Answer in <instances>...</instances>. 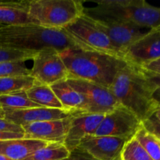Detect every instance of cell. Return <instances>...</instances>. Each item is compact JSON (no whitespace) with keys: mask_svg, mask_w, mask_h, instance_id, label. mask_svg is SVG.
Wrapping results in <instances>:
<instances>
[{"mask_svg":"<svg viewBox=\"0 0 160 160\" xmlns=\"http://www.w3.org/2000/svg\"><path fill=\"white\" fill-rule=\"evenodd\" d=\"M121 160H153L135 137L128 140L121 153Z\"/></svg>","mask_w":160,"mask_h":160,"instance_id":"cb8c5ba5","label":"cell"},{"mask_svg":"<svg viewBox=\"0 0 160 160\" xmlns=\"http://www.w3.org/2000/svg\"><path fill=\"white\" fill-rule=\"evenodd\" d=\"M46 144L41 141L23 138L0 141V154L14 160H22Z\"/></svg>","mask_w":160,"mask_h":160,"instance_id":"ac0fdd59","label":"cell"},{"mask_svg":"<svg viewBox=\"0 0 160 160\" xmlns=\"http://www.w3.org/2000/svg\"><path fill=\"white\" fill-rule=\"evenodd\" d=\"M28 98L41 107L62 109V106L51 87L35 83L33 87L26 92Z\"/></svg>","mask_w":160,"mask_h":160,"instance_id":"d6986e66","label":"cell"},{"mask_svg":"<svg viewBox=\"0 0 160 160\" xmlns=\"http://www.w3.org/2000/svg\"><path fill=\"white\" fill-rule=\"evenodd\" d=\"M153 116H154L155 117H156V120H158V121L160 123V106L158 107V109H156V112H154V114H153Z\"/></svg>","mask_w":160,"mask_h":160,"instance_id":"d6a6232c","label":"cell"},{"mask_svg":"<svg viewBox=\"0 0 160 160\" xmlns=\"http://www.w3.org/2000/svg\"><path fill=\"white\" fill-rule=\"evenodd\" d=\"M50 87L60 102L63 110L72 114L88 112L85 98L80 92L73 89L67 80L55 83Z\"/></svg>","mask_w":160,"mask_h":160,"instance_id":"e0dca14e","label":"cell"},{"mask_svg":"<svg viewBox=\"0 0 160 160\" xmlns=\"http://www.w3.org/2000/svg\"><path fill=\"white\" fill-rule=\"evenodd\" d=\"M31 75H17L0 78V95L27 92L35 84Z\"/></svg>","mask_w":160,"mask_h":160,"instance_id":"ffe728a7","label":"cell"},{"mask_svg":"<svg viewBox=\"0 0 160 160\" xmlns=\"http://www.w3.org/2000/svg\"><path fill=\"white\" fill-rule=\"evenodd\" d=\"M159 31H160V28H159Z\"/></svg>","mask_w":160,"mask_h":160,"instance_id":"8d00e7d4","label":"cell"},{"mask_svg":"<svg viewBox=\"0 0 160 160\" xmlns=\"http://www.w3.org/2000/svg\"><path fill=\"white\" fill-rule=\"evenodd\" d=\"M31 69H28L25 62H0V78L17 75H30Z\"/></svg>","mask_w":160,"mask_h":160,"instance_id":"484cf974","label":"cell"},{"mask_svg":"<svg viewBox=\"0 0 160 160\" xmlns=\"http://www.w3.org/2000/svg\"><path fill=\"white\" fill-rule=\"evenodd\" d=\"M23 138V134H21V133H12L6 132V131H0V141Z\"/></svg>","mask_w":160,"mask_h":160,"instance_id":"1f68e13d","label":"cell"},{"mask_svg":"<svg viewBox=\"0 0 160 160\" xmlns=\"http://www.w3.org/2000/svg\"><path fill=\"white\" fill-rule=\"evenodd\" d=\"M0 131L23 134V130L22 127L9 121L6 118H1V117H0Z\"/></svg>","mask_w":160,"mask_h":160,"instance_id":"83f0119b","label":"cell"},{"mask_svg":"<svg viewBox=\"0 0 160 160\" xmlns=\"http://www.w3.org/2000/svg\"><path fill=\"white\" fill-rule=\"evenodd\" d=\"M104 116L88 112L73 114L70 117V128L63 143L66 148L71 152L83 141L95 135Z\"/></svg>","mask_w":160,"mask_h":160,"instance_id":"7c38bea8","label":"cell"},{"mask_svg":"<svg viewBox=\"0 0 160 160\" xmlns=\"http://www.w3.org/2000/svg\"><path fill=\"white\" fill-rule=\"evenodd\" d=\"M70 155V152L62 143H47L22 160H62Z\"/></svg>","mask_w":160,"mask_h":160,"instance_id":"44dd1931","label":"cell"},{"mask_svg":"<svg viewBox=\"0 0 160 160\" xmlns=\"http://www.w3.org/2000/svg\"><path fill=\"white\" fill-rule=\"evenodd\" d=\"M84 8L78 0H30L29 14L38 25L62 30L79 19Z\"/></svg>","mask_w":160,"mask_h":160,"instance_id":"5b68a950","label":"cell"},{"mask_svg":"<svg viewBox=\"0 0 160 160\" xmlns=\"http://www.w3.org/2000/svg\"><path fill=\"white\" fill-rule=\"evenodd\" d=\"M87 16V15H86ZM91 21L107 35L112 45L123 54L134 42L142 38L149 30H145L134 25L120 23L114 20L91 17ZM124 58V57H123Z\"/></svg>","mask_w":160,"mask_h":160,"instance_id":"30bf717a","label":"cell"},{"mask_svg":"<svg viewBox=\"0 0 160 160\" xmlns=\"http://www.w3.org/2000/svg\"><path fill=\"white\" fill-rule=\"evenodd\" d=\"M128 140L109 136H92L83 141L78 148L96 160H121Z\"/></svg>","mask_w":160,"mask_h":160,"instance_id":"5bb4252c","label":"cell"},{"mask_svg":"<svg viewBox=\"0 0 160 160\" xmlns=\"http://www.w3.org/2000/svg\"><path fill=\"white\" fill-rule=\"evenodd\" d=\"M91 17L114 20L145 30L159 29L160 7L145 0H102L95 7L84 8Z\"/></svg>","mask_w":160,"mask_h":160,"instance_id":"277c9868","label":"cell"},{"mask_svg":"<svg viewBox=\"0 0 160 160\" xmlns=\"http://www.w3.org/2000/svg\"><path fill=\"white\" fill-rule=\"evenodd\" d=\"M0 27H2V26H1V25H0Z\"/></svg>","mask_w":160,"mask_h":160,"instance_id":"74e56055","label":"cell"},{"mask_svg":"<svg viewBox=\"0 0 160 160\" xmlns=\"http://www.w3.org/2000/svg\"><path fill=\"white\" fill-rule=\"evenodd\" d=\"M135 138L145 148L153 160H160V146L156 137L150 134L142 125L135 134Z\"/></svg>","mask_w":160,"mask_h":160,"instance_id":"603a6c76","label":"cell"},{"mask_svg":"<svg viewBox=\"0 0 160 160\" xmlns=\"http://www.w3.org/2000/svg\"><path fill=\"white\" fill-rule=\"evenodd\" d=\"M156 139H157V138H156ZM157 141H158V143H159V146H160V141L159 140V139H157Z\"/></svg>","mask_w":160,"mask_h":160,"instance_id":"d590c367","label":"cell"},{"mask_svg":"<svg viewBox=\"0 0 160 160\" xmlns=\"http://www.w3.org/2000/svg\"><path fill=\"white\" fill-rule=\"evenodd\" d=\"M68 84L81 94L88 104V113L106 114L120 106L109 88L90 81L67 78Z\"/></svg>","mask_w":160,"mask_h":160,"instance_id":"9c48e42d","label":"cell"},{"mask_svg":"<svg viewBox=\"0 0 160 160\" xmlns=\"http://www.w3.org/2000/svg\"><path fill=\"white\" fill-rule=\"evenodd\" d=\"M123 57L127 62L140 67L159 59V30L154 29L147 31L142 38L125 50Z\"/></svg>","mask_w":160,"mask_h":160,"instance_id":"8fae6325","label":"cell"},{"mask_svg":"<svg viewBox=\"0 0 160 160\" xmlns=\"http://www.w3.org/2000/svg\"><path fill=\"white\" fill-rule=\"evenodd\" d=\"M70 123V117L62 120L35 122L22 126L23 138L46 143H64Z\"/></svg>","mask_w":160,"mask_h":160,"instance_id":"4fadbf2b","label":"cell"},{"mask_svg":"<svg viewBox=\"0 0 160 160\" xmlns=\"http://www.w3.org/2000/svg\"><path fill=\"white\" fill-rule=\"evenodd\" d=\"M142 68L146 70V71L150 72V73L160 75V58L153 61V62H151L149 63L146 64V65L143 66Z\"/></svg>","mask_w":160,"mask_h":160,"instance_id":"4dcf8cb0","label":"cell"},{"mask_svg":"<svg viewBox=\"0 0 160 160\" xmlns=\"http://www.w3.org/2000/svg\"><path fill=\"white\" fill-rule=\"evenodd\" d=\"M3 111L6 120L20 127L35 122L62 120L71 117L73 115L62 109L44 107H35L26 109H3Z\"/></svg>","mask_w":160,"mask_h":160,"instance_id":"9a60e30c","label":"cell"},{"mask_svg":"<svg viewBox=\"0 0 160 160\" xmlns=\"http://www.w3.org/2000/svg\"><path fill=\"white\" fill-rule=\"evenodd\" d=\"M145 71L146 72L147 75L150 78V80L156 84V90L153 96H154V99L158 103L159 106H160V75L156 74V73H150V72L146 71V70H145Z\"/></svg>","mask_w":160,"mask_h":160,"instance_id":"f1b7e54d","label":"cell"},{"mask_svg":"<svg viewBox=\"0 0 160 160\" xmlns=\"http://www.w3.org/2000/svg\"><path fill=\"white\" fill-rule=\"evenodd\" d=\"M142 125L150 134L160 141V123L154 116H152L148 119L144 120Z\"/></svg>","mask_w":160,"mask_h":160,"instance_id":"4316f807","label":"cell"},{"mask_svg":"<svg viewBox=\"0 0 160 160\" xmlns=\"http://www.w3.org/2000/svg\"><path fill=\"white\" fill-rule=\"evenodd\" d=\"M142 122L124 106H118L105 114L94 136H109L130 140L135 136Z\"/></svg>","mask_w":160,"mask_h":160,"instance_id":"ba28073f","label":"cell"},{"mask_svg":"<svg viewBox=\"0 0 160 160\" xmlns=\"http://www.w3.org/2000/svg\"><path fill=\"white\" fill-rule=\"evenodd\" d=\"M31 76L39 84L51 86L67 80L68 70L60 57L59 52L53 48H44L36 52L33 58Z\"/></svg>","mask_w":160,"mask_h":160,"instance_id":"52a82bcc","label":"cell"},{"mask_svg":"<svg viewBox=\"0 0 160 160\" xmlns=\"http://www.w3.org/2000/svg\"><path fill=\"white\" fill-rule=\"evenodd\" d=\"M62 30L70 34L87 49L105 53L124 60L123 54L114 47L107 35L97 28L85 14H83L76 21Z\"/></svg>","mask_w":160,"mask_h":160,"instance_id":"8992f818","label":"cell"},{"mask_svg":"<svg viewBox=\"0 0 160 160\" xmlns=\"http://www.w3.org/2000/svg\"><path fill=\"white\" fill-rule=\"evenodd\" d=\"M0 117L1 118H5V114H4V111H3L2 107L0 106Z\"/></svg>","mask_w":160,"mask_h":160,"instance_id":"e575fe53","label":"cell"},{"mask_svg":"<svg viewBox=\"0 0 160 160\" xmlns=\"http://www.w3.org/2000/svg\"><path fill=\"white\" fill-rule=\"evenodd\" d=\"M62 160H96L87 154L86 152H83L82 150L77 148L70 152V155L66 159Z\"/></svg>","mask_w":160,"mask_h":160,"instance_id":"f546056e","label":"cell"},{"mask_svg":"<svg viewBox=\"0 0 160 160\" xmlns=\"http://www.w3.org/2000/svg\"><path fill=\"white\" fill-rule=\"evenodd\" d=\"M29 2L30 0L0 1V25L37 24L29 14Z\"/></svg>","mask_w":160,"mask_h":160,"instance_id":"2e32d148","label":"cell"},{"mask_svg":"<svg viewBox=\"0 0 160 160\" xmlns=\"http://www.w3.org/2000/svg\"><path fill=\"white\" fill-rule=\"evenodd\" d=\"M109 89L119 104L131 110L142 122L153 116L159 107L153 96L156 84L145 70L130 62L119 70Z\"/></svg>","mask_w":160,"mask_h":160,"instance_id":"6da1fadb","label":"cell"},{"mask_svg":"<svg viewBox=\"0 0 160 160\" xmlns=\"http://www.w3.org/2000/svg\"><path fill=\"white\" fill-rule=\"evenodd\" d=\"M0 46L27 52H38L44 48L59 52L69 48L88 50L63 30L48 29L37 24L0 27Z\"/></svg>","mask_w":160,"mask_h":160,"instance_id":"3957f363","label":"cell"},{"mask_svg":"<svg viewBox=\"0 0 160 160\" xmlns=\"http://www.w3.org/2000/svg\"><path fill=\"white\" fill-rule=\"evenodd\" d=\"M0 160H14V159H10V158L7 157V156H3V155L0 154Z\"/></svg>","mask_w":160,"mask_h":160,"instance_id":"836d02e7","label":"cell"},{"mask_svg":"<svg viewBox=\"0 0 160 160\" xmlns=\"http://www.w3.org/2000/svg\"><path fill=\"white\" fill-rule=\"evenodd\" d=\"M0 106L2 109H26L41 107L28 98L26 92L0 95Z\"/></svg>","mask_w":160,"mask_h":160,"instance_id":"7402d4cb","label":"cell"},{"mask_svg":"<svg viewBox=\"0 0 160 160\" xmlns=\"http://www.w3.org/2000/svg\"><path fill=\"white\" fill-rule=\"evenodd\" d=\"M59 55L68 70V78L90 81L107 88L127 63L120 58L82 48H66Z\"/></svg>","mask_w":160,"mask_h":160,"instance_id":"7a4b0ae2","label":"cell"},{"mask_svg":"<svg viewBox=\"0 0 160 160\" xmlns=\"http://www.w3.org/2000/svg\"><path fill=\"white\" fill-rule=\"evenodd\" d=\"M37 52H27L13 48H5L0 46V62H26L32 60Z\"/></svg>","mask_w":160,"mask_h":160,"instance_id":"d4e9b609","label":"cell"}]
</instances>
